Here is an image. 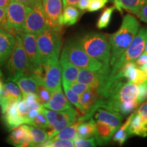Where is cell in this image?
Segmentation results:
<instances>
[{"instance_id": "cell-33", "label": "cell", "mask_w": 147, "mask_h": 147, "mask_svg": "<svg viewBox=\"0 0 147 147\" xmlns=\"http://www.w3.org/2000/svg\"><path fill=\"white\" fill-rule=\"evenodd\" d=\"M115 6H111L109 8H106L105 10L103 11V12L101 14L100 18L97 23V27L100 29H102L106 28L109 25L110 20H111L112 15L114 10H115Z\"/></svg>"}, {"instance_id": "cell-16", "label": "cell", "mask_w": 147, "mask_h": 147, "mask_svg": "<svg viewBox=\"0 0 147 147\" xmlns=\"http://www.w3.org/2000/svg\"><path fill=\"white\" fill-rule=\"evenodd\" d=\"M15 36L7 30L0 28V65L4 63L14 50Z\"/></svg>"}, {"instance_id": "cell-31", "label": "cell", "mask_w": 147, "mask_h": 147, "mask_svg": "<svg viewBox=\"0 0 147 147\" xmlns=\"http://www.w3.org/2000/svg\"><path fill=\"white\" fill-rule=\"evenodd\" d=\"M131 116L132 114L130 115V117L127 119L125 123L116 131L113 137V140L114 142L119 143L121 146L124 144L125 142L127 140V139L128 138V137L129 136L127 131V127L129 126V124L130 123V121H131Z\"/></svg>"}, {"instance_id": "cell-44", "label": "cell", "mask_w": 147, "mask_h": 147, "mask_svg": "<svg viewBox=\"0 0 147 147\" xmlns=\"http://www.w3.org/2000/svg\"><path fill=\"white\" fill-rule=\"evenodd\" d=\"M92 1L93 0H80L76 5V7L81 10H87Z\"/></svg>"}, {"instance_id": "cell-35", "label": "cell", "mask_w": 147, "mask_h": 147, "mask_svg": "<svg viewBox=\"0 0 147 147\" xmlns=\"http://www.w3.org/2000/svg\"><path fill=\"white\" fill-rule=\"evenodd\" d=\"M36 94L38 95V100H39V102L42 105L49 102L51 96V93L49 91V90L45 86L40 84H38V91H37Z\"/></svg>"}, {"instance_id": "cell-50", "label": "cell", "mask_w": 147, "mask_h": 147, "mask_svg": "<svg viewBox=\"0 0 147 147\" xmlns=\"http://www.w3.org/2000/svg\"><path fill=\"white\" fill-rule=\"evenodd\" d=\"M144 53H147V42H146V47H145V49H144Z\"/></svg>"}, {"instance_id": "cell-7", "label": "cell", "mask_w": 147, "mask_h": 147, "mask_svg": "<svg viewBox=\"0 0 147 147\" xmlns=\"http://www.w3.org/2000/svg\"><path fill=\"white\" fill-rule=\"evenodd\" d=\"M37 43L42 61L58 57L61 49V32L48 27L37 35Z\"/></svg>"}, {"instance_id": "cell-51", "label": "cell", "mask_w": 147, "mask_h": 147, "mask_svg": "<svg viewBox=\"0 0 147 147\" xmlns=\"http://www.w3.org/2000/svg\"><path fill=\"white\" fill-rule=\"evenodd\" d=\"M1 76H2V72H1V69H0V79L1 78Z\"/></svg>"}, {"instance_id": "cell-11", "label": "cell", "mask_w": 147, "mask_h": 147, "mask_svg": "<svg viewBox=\"0 0 147 147\" xmlns=\"http://www.w3.org/2000/svg\"><path fill=\"white\" fill-rule=\"evenodd\" d=\"M48 27L42 0H38L27 14L23 26V32L38 35Z\"/></svg>"}, {"instance_id": "cell-13", "label": "cell", "mask_w": 147, "mask_h": 147, "mask_svg": "<svg viewBox=\"0 0 147 147\" xmlns=\"http://www.w3.org/2000/svg\"><path fill=\"white\" fill-rule=\"evenodd\" d=\"M109 75L97 72V71H93L87 69L80 68L76 81L86 84L92 88L98 89L100 95L108 83Z\"/></svg>"}, {"instance_id": "cell-18", "label": "cell", "mask_w": 147, "mask_h": 147, "mask_svg": "<svg viewBox=\"0 0 147 147\" xmlns=\"http://www.w3.org/2000/svg\"><path fill=\"white\" fill-rule=\"evenodd\" d=\"M42 106L48 109L55 110V111H63L73 108L65 95L63 94L61 85L59 86L55 90L54 93L51 94L49 102Z\"/></svg>"}, {"instance_id": "cell-22", "label": "cell", "mask_w": 147, "mask_h": 147, "mask_svg": "<svg viewBox=\"0 0 147 147\" xmlns=\"http://www.w3.org/2000/svg\"><path fill=\"white\" fill-rule=\"evenodd\" d=\"M95 127L96 131L94 137L97 144L100 145L107 144L117 131V129L113 127L100 121H95Z\"/></svg>"}, {"instance_id": "cell-10", "label": "cell", "mask_w": 147, "mask_h": 147, "mask_svg": "<svg viewBox=\"0 0 147 147\" xmlns=\"http://www.w3.org/2000/svg\"><path fill=\"white\" fill-rule=\"evenodd\" d=\"M30 7L16 0H11L6 8V25L5 30L10 32L14 36L23 32V26Z\"/></svg>"}, {"instance_id": "cell-47", "label": "cell", "mask_w": 147, "mask_h": 147, "mask_svg": "<svg viewBox=\"0 0 147 147\" xmlns=\"http://www.w3.org/2000/svg\"><path fill=\"white\" fill-rule=\"evenodd\" d=\"M10 1L11 0H0V7L6 9Z\"/></svg>"}, {"instance_id": "cell-37", "label": "cell", "mask_w": 147, "mask_h": 147, "mask_svg": "<svg viewBox=\"0 0 147 147\" xmlns=\"http://www.w3.org/2000/svg\"><path fill=\"white\" fill-rule=\"evenodd\" d=\"M74 142V146L76 147H94L97 146L95 137H91L89 138H79L76 137Z\"/></svg>"}, {"instance_id": "cell-6", "label": "cell", "mask_w": 147, "mask_h": 147, "mask_svg": "<svg viewBox=\"0 0 147 147\" xmlns=\"http://www.w3.org/2000/svg\"><path fill=\"white\" fill-rule=\"evenodd\" d=\"M61 67L58 57L50 58L42 61L32 73V76L38 84L45 86L51 94L61 85Z\"/></svg>"}, {"instance_id": "cell-34", "label": "cell", "mask_w": 147, "mask_h": 147, "mask_svg": "<svg viewBox=\"0 0 147 147\" xmlns=\"http://www.w3.org/2000/svg\"><path fill=\"white\" fill-rule=\"evenodd\" d=\"M42 147H73L74 142L72 140H53L48 139L41 144Z\"/></svg>"}, {"instance_id": "cell-29", "label": "cell", "mask_w": 147, "mask_h": 147, "mask_svg": "<svg viewBox=\"0 0 147 147\" xmlns=\"http://www.w3.org/2000/svg\"><path fill=\"white\" fill-rule=\"evenodd\" d=\"M95 131H96L95 121L91 118L88 121H83L79 125L77 129L76 138H89L94 137Z\"/></svg>"}, {"instance_id": "cell-26", "label": "cell", "mask_w": 147, "mask_h": 147, "mask_svg": "<svg viewBox=\"0 0 147 147\" xmlns=\"http://www.w3.org/2000/svg\"><path fill=\"white\" fill-rule=\"evenodd\" d=\"M15 83L21 90L22 93H37L38 88V82L32 75H25L16 80Z\"/></svg>"}, {"instance_id": "cell-5", "label": "cell", "mask_w": 147, "mask_h": 147, "mask_svg": "<svg viewBox=\"0 0 147 147\" xmlns=\"http://www.w3.org/2000/svg\"><path fill=\"white\" fill-rule=\"evenodd\" d=\"M78 41L89 56L110 67L111 46L105 34L91 32L79 38Z\"/></svg>"}, {"instance_id": "cell-45", "label": "cell", "mask_w": 147, "mask_h": 147, "mask_svg": "<svg viewBox=\"0 0 147 147\" xmlns=\"http://www.w3.org/2000/svg\"><path fill=\"white\" fill-rule=\"evenodd\" d=\"M16 1H18V2H21L23 4L27 5V6L30 7L31 8H32L36 4L38 0H16Z\"/></svg>"}, {"instance_id": "cell-43", "label": "cell", "mask_w": 147, "mask_h": 147, "mask_svg": "<svg viewBox=\"0 0 147 147\" xmlns=\"http://www.w3.org/2000/svg\"><path fill=\"white\" fill-rule=\"evenodd\" d=\"M6 25V9L0 7V28L5 29Z\"/></svg>"}, {"instance_id": "cell-4", "label": "cell", "mask_w": 147, "mask_h": 147, "mask_svg": "<svg viewBox=\"0 0 147 147\" xmlns=\"http://www.w3.org/2000/svg\"><path fill=\"white\" fill-rule=\"evenodd\" d=\"M16 43L5 65L7 81L15 82L20 77L32 75L30 63L24 49L22 39L19 35H16Z\"/></svg>"}, {"instance_id": "cell-48", "label": "cell", "mask_w": 147, "mask_h": 147, "mask_svg": "<svg viewBox=\"0 0 147 147\" xmlns=\"http://www.w3.org/2000/svg\"><path fill=\"white\" fill-rule=\"evenodd\" d=\"M3 89H4V84H3L2 81L1 80V79H0V97L3 94Z\"/></svg>"}, {"instance_id": "cell-25", "label": "cell", "mask_w": 147, "mask_h": 147, "mask_svg": "<svg viewBox=\"0 0 147 147\" xmlns=\"http://www.w3.org/2000/svg\"><path fill=\"white\" fill-rule=\"evenodd\" d=\"M114 5L117 10L122 12L125 10L131 14L136 12L147 2V0H113Z\"/></svg>"}, {"instance_id": "cell-40", "label": "cell", "mask_w": 147, "mask_h": 147, "mask_svg": "<svg viewBox=\"0 0 147 147\" xmlns=\"http://www.w3.org/2000/svg\"><path fill=\"white\" fill-rule=\"evenodd\" d=\"M109 0H93L88 7L89 12H95L105 6Z\"/></svg>"}, {"instance_id": "cell-38", "label": "cell", "mask_w": 147, "mask_h": 147, "mask_svg": "<svg viewBox=\"0 0 147 147\" xmlns=\"http://www.w3.org/2000/svg\"><path fill=\"white\" fill-rule=\"evenodd\" d=\"M62 82H65L62 81ZM65 83H66V82H65ZM66 84L69 86V87L71 88V90H72L74 92H75L76 94H78L79 95H82L84 92H85L87 90L89 89V88H91V87H89V86L87 85V84L82 83V82H80L78 81H74L71 82L70 84H67V83Z\"/></svg>"}, {"instance_id": "cell-46", "label": "cell", "mask_w": 147, "mask_h": 147, "mask_svg": "<svg viewBox=\"0 0 147 147\" xmlns=\"http://www.w3.org/2000/svg\"><path fill=\"white\" fill-rule=\"evenodd\" d=\"M80 0H63V8L67 5H74L76 6Z\"/></svg>"}, {"instance_id": "cell-15", "label": "cell", "mask_w": 147, "mask_h": 147, "mask_svg": "<svg viewBox=\"0 0 147 147\" xmlns=\"http://www.w3.org/2000/svg\"><path fill=\"white\" fill-rule=\"evenodd\" d=\"M21 90L12 82H9L4 84L3 94L0 97V107L3 114L6 111L10 104L22 100Z\"/></svg>"}, {"instance_id": "cell-9", "label": "cell", "mask_w": 147, "mask_h": 147, "mask_svg": "<svg viewBox=\"0 0 147 147\" xmlns=\"http://www.w3.org/2000/svg\"><path fill=\"white\" fill-rule=\"evenodd\" d=\"M42 111L49 121V139L52 138L66 127L75 122L78 115V112L74 108L63 111H55L43 106Z\"/></svg>"}, {"instance_id": "cell-8", "label": "cell", "mask_w": 147, "mask_h": 147, "mask_svg": "<svg viewBox=\"0 0 147 147\" xmlns=\"http://www.w3.org/2000/svg\"><path fill=\"white\" fill-rule=\"evenodd\" d=\"M147 42V28L140 29L133 41L127 48L119 60L113 66L110 71L109 78H113L126 63L135 62L136 60L144 53Z\"/></svg>"}, {"instance_id": "cell-3", "label": "cell", "mask_w": 147, "mask_h": 147, "mask_svg": "<svg viewBox=\"0 0 147 147\" xmlns=\"http://www.w3.org/2000/svg\"><path fill=\"white\" fill-rule=\"evenodd\" d=\"M62 52L64 53L71 63L79 68L110 74L111 68L89 56L80 45L78 40H68L63 47Z\"/></svg>"}, {"instance_id": "cell-27", "label": "cell", "mask_w": 147, "mask_h": 147, "mask_svg": "<svg viewBox=\"0 0 147 147\" xmlns=\"http://www.w3.org/2000/svg\"><path fill=\"white\" fill-rule=\"evenodd\" d=\"M63 8L61 21L62 25L71 26L74 25L80 15V10L74 5H67Z\"/></svg>"}, {"instance_id": "cell-12", "label": "cell", "mask_w": 147, "mask_h": 147, "mask_svg": "<svg viewBox=\"0 0 147 147\" xmlns=\"http://www.w3.org/2000/svg\"><path fill=\"white\" fill-rule=\"evenodd\" d=\"M48 27L62 31L61 15L63 3L61 0H42Z\"/></svg>"}, {"instance_id": "cell-14", "label": "cell", "mask_w": 147, "mask_h": 147, "mask_svg": "<svg viewBox=\"0 0 147 147\" xmlns=\"http://www.w3.org/2000/svg\"><path fill=\"white\" fill-rule=\"evenodd\" d=\"M18 35L21 36L22 39L23 47L28 57L32 72L42 62L37 43V36L32 33L24 32Z\"/></svg>"}, {"instance_id": "cell-36", "label": "cell", "mask_w": 147, "mask_h": 147, "mask_svg": "<svg viewBox=\"0 0 147 147\" xmlns=\"http://www.w3.org/2000/svg\"><path fill=\"white\" fill-rule=\"evenodd\" d=\"M29 125H32L33 126L37 127L44 129L48 128V127H49V121H48L47 117H46L44 112L42 111V110L36 118L32 120Z\"/></svg>"}, {"instance_id": "cell-42", "label": "cell", "mask_w": 147, "mask_h": 147, "mask_svg": "<svg viewBox=\"0 0 147 147\" xmlns=\"http://www.w3.org/2000/svg\"><path fill=\"white\" fill-rule=\"evenodd\" d=\"M136 112L147 123V102L143 103L136 110Z\"/></svg>"}, {"instance_id": "cell-1", "label": "cell", "mask_w": 147, "mask_h": 147, "mask_svg": "<svg viewBox=\"0 0 147 147\" xmlns=\"http://www.w3.org/2000/svg\"><path fill=\"white\" fill-rule=\"evenodd\" d=\"M117 79L101 96L102 108L119 112L123 116L129 115L147 97V81L138 84Z\"/></svg>"}, {"instance_id": "cell-17", "label": "cell", "mask_w": 147, "mask_h": 147, "mask_svg": "<svg viewBox=\"0 0 147 147\" xmlns=\"http://www.w3.org/2000/svg\"><path fill=\"white\" fill-rule=\"evenodd\" d=\"M18 102L19 101H16L10 104L6 111L3 114V123L10 131L22 124L27 123V119L21 117L18 113L17 106Z\"/></svg>"}, {"instance_id": "cell-39", "label": "cell", "mask_w": 147, "mask_h": 147, "mask_svg": "<svg viewBox=\"0 0 147 147\" xmlns=\"http://www.w3.org/2000/svg\"><path fill=\"white\" fill-rule=\"evenodd\" d=\"M17 109H18V114H19L21 117H23L24 118L26 119V116L27 115V114H28L29 112L32 110V108L31 107V106L29 105L27 101L24 100L23 99V100H21V101L18 102Z\"/></svg>"}, {"instance_id": "cell-21", "label": "cell", "mask_w": 147, "mask_h": 147, "mask_svg": "<svg viewBox=\"0 0 147 147\" xmlns=\"http://www.w3.org/2000/svg\"><path fill=\"white\" fill-rule=\"evenodd\" d=\"M59 63L61 67L62 81L67 84L76 81L79 71V67L71 63L63 52L61 53Z\"/></svg>"}, {"instance_id": "cell-20", "label": "cell", "mask_w": 147, "mask_h": 147, "mask_svg": "<svg viewBox=\"0 0 147 147\" xmlns=\"http://www.w3.org/2000/svg\"><path fill=\"white\" fill-rule=\"evenodd\" d=\"M96 114L95 115V120L96 121L107 123L116 129H118L121 125L123 121V115L119 112L110 110L104 108H100L96 110Z\"/></svg>"}, {"instance_id": "cell-32", "label": "cell", "mask_w": 147, "mask_h": 147, "mask_svg": "<svg viewBox=\"0 0 147 147\" xmlns=\"http://www.w3.org/2000/svg\"><path fill=\"white\" fill-rule=\"evenodd\" d=\"M63 90L65 91V94L66 97L67 98V100L69 101V102L71 104H72L74 106L77 108V110L79 112H80V113L83 115V112H82V106L80 102V97H79L78 94H76L75 92H74L69 85H67V84L65 82H63Z\"/></svg>"}, {"instance_id": "cell-30", "label": "cell", "mask_w": 147, "mask_h": 147, "mask_svg": "<svg viewBox=\"0 0 147 147\" xmlns=\"http://www.w3.org/2000/svg\"><path fill=\"white\" fill-rule=\"evenodd\" d=\"M82 121L80 120V118L77 119V120L74 122L72 124L69 125L61 131L59 132L56 136L53 137V140H72L76 137L77 134V129L79 125H80Z\"/></svg>"}, {"instance_id": "cell-28", "label": "cell", "mask_w": 147, "mask_h": 147, "mask_svg": "<svg viewBox=\"0 0 147 147\" xmlns=\"http://www.w3.org/2000/svg\"><path fill=\"white\" fill-rule=\"evenodd\" d=\"M31 140H32V146H40L42 144L49 139L48 132L44 128L37 127L32 125H27Z\"/></svg>"}, {"instance_id": "cell-19", "label": "cell", "mask_w": 147, "mask_h": 147, "mask_svg": "<svg viewBox=\"0 0 147 147\" xmlns=\"http://www.w3.org/2000/svg\"><path fill=\"white\" fill-rule=\"evenodd\" d=\"M7 142L14 146H32L27 125H24L14 128L8 138Z\"/></svg>"}, {"instance_id": "cell-24", "label": "cell", "mask_w": 147, "mask_h": 147, "mask_svg": "<svg viewBox=\"0 0 147 147\" xmlns=\"http://www.w3.org/2000/svg\"><path fill=\"white\" fill-rule=\"evenodd\" d=\"M100 97V95L98 89L92 87L89 88L82 95H80V102L82 106L83 115L91 109V108L94 105Z\"/></svg>"}, {"instance_id": "cell-49", "label": "cell", "mask_w": 147, "mask_h": 147, "mask_svg": "<svg viewBox=\"0 0 147 147\" xmlns=\"http://www.w3.org/2000/svg\"><path fill=\"white\" fill-rule=\"evenodd\" d=\"M139 68L142 69V70L144 71V73H146V75H147V63L146 64H144V65H142V66H141V67H140Z\"/></svg>"}, {"instance_id": "cell-41", "label": "cell", "mask_w": 147, "mask_h": 147, "mask_svg": "<svg viewBox=\"0 0 147 147\" xmlns=\"http://www.w3.org/2000/svg\"><path fill=\"white\" fill-rule=\"evenodd\" d=\"M141 21L147 23V2L136 14Z\"/></svg>"}, {"instance_id": "cell-23", "label": "cell", "mask_w": 147, "mask_h": 147, "mask_svg": "<svg viewBox=\"0 0 147 147\" xmlns=\"http://www.w3.org/2000/svg\"><path fill=\"white\" fill-rule=\"evenodd\" d=\"M129 136H138L141 137L147 136V123L137 113H132L131 119L127 127Z\"/></svg>"}, {"instance_id": "cell-2", "label": "cell", "mask_w": 147, "mask_h": 147, "mask_svg": "<svg viewBox=\"0 0 147 147\" xmlns=\"http://www.w3.org/2000/svg\"><path fill=\"white\" fill-rule=\"evenodd\" d=\"M140 28L137 18L131 14H126L117 32L111 34L108 40L111 46L110 65L113 67L129 47Z\"/></svg>"}]
</instances>
